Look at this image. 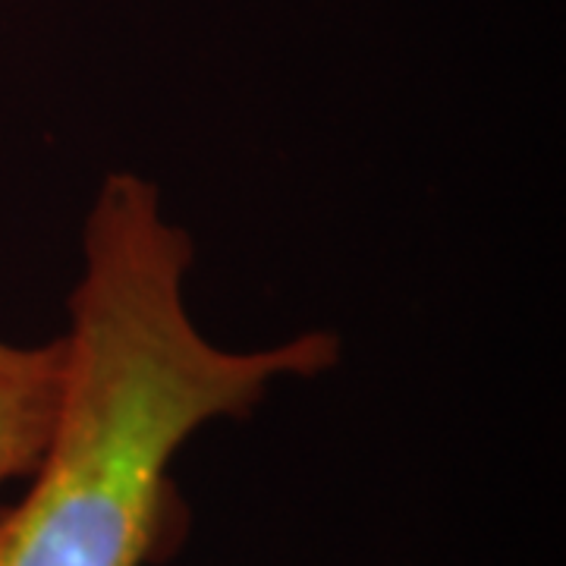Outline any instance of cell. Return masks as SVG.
I'll return each mask as SVG.
<instances>
[{"mask_svg":"<svg viewBox=\"0 0 566 566\" xmlns=\"http://www.w3.org/2000/svg\"><path fill=\"white\" fill-rule=\"evenodd\" d=\"M192 259L155 182L104 177L70 293L61 419L25 497L0 510V566L151 564L170 542L167 469L182 444L249 416L277 381L334 368L340 340L327 331L259 349L214 344L186 303Z\"/></svg>","mask_w":566,"mask_h":566,"instance_id":"obj_1","label":"cell"},{"mask_svg":"<svg viewBox=\"0 0 566 566\" xmlns=\"http://www.w3.org/2000/svg\"><path fill=\"white\" fill-rule=\"evenodd\" d=\"M66 346L0 340V485L29 479L61 419Z\"/></svg>","mask_w":566,"mask_h":566,"instance_id":"obj_2","label":"cell"}]
</instances>
